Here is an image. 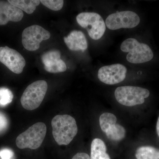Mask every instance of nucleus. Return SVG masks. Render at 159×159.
<instances>
[{
	"mask_svg": "<svg viewBox=\"0 0 159 159\" xmlns=\"http://www.w3.org/2000/svg\"><path fill=\"white\" fill-rule=\"evenodd\" d=\"M156 129L157 133L159 137V117L158 119L157 122Z\"/></svg>",
	"mask_w": 159,
	"mask_h": 159,
	"instance_id": "24",
	"label": "nucleus"
},
{
	"mask_svg": "<svg viewBox=\"0 0 159 159\" xmlns=\"http://www.w3.org/2000/svg\"><path fill=\"white\" fill-rule=\"evenodd\" d=\"M140 17L134 11H125L110 15L106 20V25L112 30L132 29L139 25Z\"/></svg>",
	"mask_w": 159,
	"mask_h": 159,
	"instance_id": "9",
	"label": "nucleus"
},
{
	"mask_svg": "<svg viewBox=\"0 0 159 159\" xmlns=\"http://www.w3.org/2000/svg\"><path fill=\"white\" fill-rule=\"evenodd\" d=\"M72 159H90L89 156L84 152H78Z\"/></svg>",
	"mask_w": 159,
	"mask_h": 159,
	"instance_id": "23",
	"label": "nucleus"
},
{
	"mask_svg": "<svg viewBox=\"0 0 159 159\" xmlns=\"http://www.w3.org/2000/svg\"><path fill=\"white\" fill-rule=\"evenodd\" d=\"M0 62L16 74H21L26 65L25 60L21 54L7 46L0 47Z\"/></svg>",
	"mask_w": 159,
	"mask_h": 159,
	"instance_id": "11",
	"label": "nucleus"
},
{
	"mask_svg": "<svg viewBox=\"0 0 159 159\" xmlns=\"http://www.w3.org/2000/svg\"><path fill=\"white\" fill-rule=\"evenodd\" d=\"M40 2L47 8L53 11L61 10L64 5L62 0H41Z\"/></svg>",
	"mask_w": 159,
	"mask_h": 159,
	"instance_id": "20",
	"label": "nucleus"
},
{
	"mask_svg": "<svg viewBox=\"0 0 159 159\" xmlns=\"http://www.w3.org/2000/svg\"><path fill=\"white\" fill-rule=\"evenodd\" d=\"M24 16L23 11L8 1H0V25L9 21L19 22Z\"/></svg>",
	"mask_w": 159,
	"mask_h": 159,
	"instance_id": "12",
	"label": "nucleus"
},
{
	"mask_svg": "<svg viewBox=\"0 0 159 159\" xmlns=\"http://www.w3.org/2000/svg\"><path fill=\"white\" fill-rule=\"evenodd\" d=\"M64 39L66 45L71 51H84L87 49V41L82 31H72Z\"/></svg>",
	"mask_w": 159,
	"mask_h": 159,
	"instance_id": "13",
	"label": "nucleus"
},
{
	"mask_svg": "<svg viewBox=\"0 0 159 159\" xmlns=\"http://www.w3.org/2000/svg\"><path fill=\"white\" fill-rule=\"evenodd\" d=\"M51 33L41 26L34 25L27 27L22 34V43L24 48L31 51L39 48L40 44L50 39Z\"/></svg>",
	"mask_w": 159,
	"mask_h": 159,
	"instance_id": "8",
	"label": "nucleus"
},
{
	"mask_svg": "<svg viewBox=\"0 0 159 159\" xmlns=\"http://www.w3.org/2000/svg\"><path fill=\"white\" fill-rule=\"evenodd\" d=\"M52 134L58 145H68L78 132L76 120L70 115H57L51 121Z\"/></svg>",
	"mask_w": 159,
	"mask_h": 159,
	"instance_id": "1",
	"label": "nucleus"
},
{
	"mask_svg": "<svg viewBox=\"0 0 159 159\" xmlns=\"http://www.w3.org/2000/svg\"><path fill=\"white\" fill-rule=\"evenodd\" d=\"M137 159H159V149L150 146H143L137 148Z\"/></svg>",
	"mask_w": 159,
	"mask_h": 159,
	"instance_id": "16",
	"label": "nucleus"
},
{
	"mask_svg": "<svg viewBox=\"0 0 159 159\" xmlns=\"http://www.w3.org/2000/svg\"><path fill=\"white\" fill-rule=\"evenodd\" d=\"M8 2L11 5L29 14L34 12L40 2L38 0H9Z\"/></svg>",
	"mask_w": 159,
	"mask_h": 159,
	"instance_id": "15",
	"label": "nucleus"
},
{
	"mask_svg": "<svg viewBox=\"0 0 159 159\" xmlns=\"http://www.w3.org/2000/svg\"><path fill=\"white\" fill-rule=\"evenodd\" d=\"M44 69L49 73L55 74L65 72L66 70L67 67L64 61L61 59H60L44 66Z\"/></svg>",
	"mask_w": 159,
	"mask_h": 159,
	"instance_id": "17",
	"label": "nucleus"
},
{
	"mask_svg": "<svg viewBox=\"0 0 159 159\" xmlns=\"http://www.w3.org/2000/svg\"><path fill=\"white\" fill-rule=\"evenodd\" d=\"M127 69L120 64L106 66L100 68L98 71V77L101 82L113 85L122 82L126 77Z\"/></svg>",
	"mask_w": 159,
	"mask_h": 159,
	"instance_id": "10",
	"label": "nucleus"
},
{
	"mask_svg": "<svg viewBox=\"0 0 159 159\" xmlns=\"http://www.w3.org/2000/svg\"><path fill=\"white\" fill-rule=\"evenodd\" d=\"M13 155V151L9 148H4L0 151V157L2 159H11Z\"/></svg>",
	"mask_w": 159,
	"mask_h": 159,
	"instance_id": "22",
	"label": "nucleus"
},
{
	"mask_svg": "<svg viewBox=\"0 0 159 159\" xmlns=\"http://www.w3.org/2000/svg\"><path fill=\"white\" fill-rule=\"evenodd\" d=\"M90 159H111L107 152V146L102 140L93 139L91 143Z\"/></svg>",
	"mask_w": 159,
	"mask_h": 159,
	"instance_id": "14",
	"label": "nucleus"
},
{
	"mask_svg": "<svg viewBox=\"0 0 159 159\" xmlns=\"http://www.w3.org/2000/svg\"><path fill=\"white\" fill-rule=\"evenodd\" d=\"M121 51L128 53L126 59L133 64L143 63L150 61L153 57V53L150 47L143 43H139L134 38H129L122 43Z\"/></svg>",
	"mask_w": 159,
	"mask_h": 159,
	"instance_id": "2",
	"label": "nucleus"
},
{
	"mask_svg": "<svg viewBox=\"0 0 159 159\" xmlns=\"http://www.w3.org/2000/svg\"><path fill=\"white\" fill-rule=\"evenodd\" d=\"M60 52L57 50L48 51L43 54L42 61L45 66L48 65L51 63L59 60L60 59Z\"/></svg>",
	"mask_w": 159,
	"mask_h": 159,
	"instance_id": "18",
	"label": "nucleus"
},
{
	"mask_svg": "<svg viewBox=\"0 0 159 159\" xmlns=\"http://www.w3.org/2000/svg\"><path fill=\"white\" fill-rule=\"evenodd\" d=\"M13 98L12 92L6 88H0V106H6L11 103Z\"/></svg>",
	"mask_w": 159,
	"mask_h": 159,
	"instance_id": "19",
	"label": "nucleus"
},
{
	"mask_svg": "<svg viewBox=\"0 0 159 159\" xmlns=\"http://www.w3.org/2000/svg\"><path fill=\"white\" fill-rule=\"evenodd\" d=\"M8 121L6 116L0 112V133L6 130L8 126Z\"/></svg>",
	"mask_w": 159,
	"mask_h": 159,
	"instance_id": "21",
	"label": "nucleus"
},
{
	"mask_svg": "<svg viewBox=\"0 0 159 159\" xmlns=\"http://www.w3.org/2000/svg\"><path fill=\"white\" fill-rule=\"evenodd\" d=\"M149 95L150 92L147 89L132 86L119 87L115 92V97L118 102L127 107L142 104Z\"/></svg>",
	"mask_w": 159,
	"mask_h": 159,
	"instance_id": "4",
	"label": "nucleus"
},
{
	"mask_svg": "<svg viewBox=\"0 0 159 159\" xmlns=\"http://www.w3.org/2000/svg\"><path fill=\"white\" fill-rule=\"evenodd\" d=\"M77 23L86 29L90 37L99 40L103 36L106 30V24L103 19L96 12H81L77 16Z\"/></svg>",
	"mask_w": 159,
	"mask_h": 159,
	"instance_id": "6",
	"label": "nucleus"
},
{
	"mask_svg": "<svg viewBox=\"0 0 159 159\" xmlns=\"http://www.w3.org/2000/svg\"><path fill=\"white\" fill-rule=\"evenodd\" d=\"M47 127L43 122H39L31 125L16 138V145L20 149L39 148L46 136Z\"/></svg>",
	"mask_w": 159,
	"mask_h": 159,
	"instance_id": "3",
	"label": "nucleus"
},
{
	"mask_svg": "<svg viewBox=\"0 0 159 159\" xmlns=\"http://www.w3.org/2000/svg\"><path fill=\"white\" fill-rule=\"evenodd\" d=\"M117 122L116 117L111 113H104L99 117L101 130L105 133L109 140L115 142H120L126 135L125 128Z\"/></svg>",
	"mask_w": 159,
	"mask_h": 159,
	"instance_id": "7",
	"label": "nucleus"
},
{
	"mask_svg": "<svg viewBox=\"0 0 159 159\" xmlns=\"http://www.w3.org/2000/svg\"><path fill=\"white\" fill-rule=\"evenodd\" d=\"M48 88V84L44 80H37L28 86L21 97L23 107L29 111L37 108L44 98Z\"/></svg>",
	"mask_w": 159,
	"mask_h": 159,
	"instance_id": "5",
	"label": "nucleus"
}]
</instances>
